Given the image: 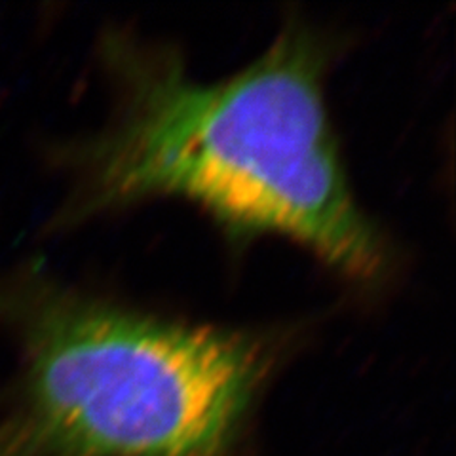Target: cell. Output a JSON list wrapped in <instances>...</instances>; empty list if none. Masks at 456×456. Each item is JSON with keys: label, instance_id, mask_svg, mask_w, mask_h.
Listing matches in <instances>:
<instances>
[{"label": "cell", "instance_id": "1", "mask_svg": "<svg viewBox=\"0 0 456 456\" xmlns=\"http://www.w3.org/2000/svg\"><path fill=\"white\" fill-rule=\"evenodd\" d=\"M122 103L82 151L78 213L183 198L238 236L280 234L370 280L382 236L355 202L327 117V46L289 25L241 73L200 84L167 52L114 45Z\"/></svg>", "mask_w": 456, "mask_h": 456}, {"label": "cell", "instance_id": "2", "mask_svg": "<svg viewBox=\"0 0 456 456\" xmlns=\"http://www.w3.org/2000/svg\"><path fill=\"white\" fill-rule=\"evenodd\" d=\"M21 338L0 456H228L274 337L151 316L45 280L0 283Z\"/></svg>", "mask_w": 456, "mask_h": 456}]
</instances>
